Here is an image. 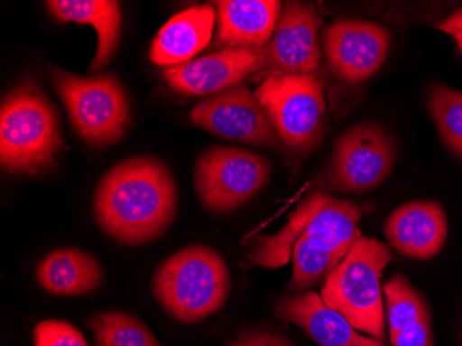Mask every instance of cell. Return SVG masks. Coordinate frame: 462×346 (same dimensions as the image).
<instances>
[{
	"instance_id": "3",
	"label": "cell",
	"mask_w": 462,
	"mask_h": 346,
	"mask_svg": "<svg viewBox=\"0 0 462 346\" xmlns=\"http://www.w3.org/2000/svg\"><path fill=\"white\" fill-rule=\"evenodd\" d=\"M152 295L180 323H199L226 305L231 275L222 255L207 246H189L171 255L155 270Z\"/></svg>"
},
{
	"instance_id": "7",
	"label": "cell",
	"mask_w": 462,
	"mask_h": 346,
	"mask_svg": "<svg viewBox=\"0 0 462 346\" xmlns=\"http://www.w3.org/2000/svg\"><path fill=\"white\" fill-rule=\"evenodd\" d=\"M282 142L308 154L326 132L324 82L318 75H272L255 92Z\"/></svg>"
},
{
	"instance_id": "10",
	"label": "cell",
	"mask_w": 462,
	"mask_h": 346,
	"mask_svg": "<svg viewBox=\"0 0 462 346\" xmlns=\"http://www.w3.org/2000/svg\"><path fill=\"white\" fill-rule=\"evenodd\" d=\"M190 121L223 139L261 147L282 145L261 101L245 86L205 98L191 110Z\"/></svg>"
},
{
	"instance_id": "19",
	"label": "cell",
	"mask_w": 462,
	"mask_h": 346,
	"mask_svg": "<svg viewBox=\"0 0 462 346\" xmlns=\"http://www.w3.org/2000/svg\"><path fill=\"white\" fill-rule=\"evenodd\" d=\"M35 276L39 285L53 295L80 296L103 285L104 269L89 252L61 247L39 262Z\"/></svg>"
},
{
	"instance_id": "24",
	"label": "cell",
	"mask_w": 462,
	"mask_h": 346,
	"mask_svg": "<svg viewBox=\"0 0 462 346\" xmlns=\"http://www.w3.org/2000/svg\"><path fill=\"white\" fill-rule=\"evenodd\" d=\"M35 346H88L82 332L64 320H43L33 329Z\"/></svg>"
},
{
	"instance_id": "2",
	"label": "cell",
	"mask_w": 462,
	"mask_h": 346,
	"mask_svg": "<svg viewBox=\"0 0 462 346\" xmlns=\"http://www.w3.org/2000/svg\"><path fill=\"white\" fill-rule=\"evenodd\" d=\"M64 148L59 113L36 80L18 83L0 110V164L17 175L35 176L54 168Z\"/></svg>"
},
{
	"instance_id": "4",
	"label": "cell",
	"mask_w": 462,
	"mask_h": 346,
	"mask_svg": "<svg viewBox=\"0 0 462 346\" xmlns=\"http://www.w3.org/2000/svg\"><path fill=\"white\" fill-rule=\"evenodd\" d=\"M362 210L349 200H338L327 192L309 194L291 213L284 228L273 236L256 238L248 257L256 267H282L291 261L300 238L346 257L357 237Z\"/></svg>"
},
{
	"instance_id": "6",
	"label": "cell",
	"mask_w": 462,
	"mask_h": 346,
	"mask_svg": "<svg viewBox=\"0 0 462 346\" xmlns=\"http://www.w3.org/2000/svg\"><path fill=\"white\" fill-rule=\"evenodd\" d=\"M49 69L51 85L80 139L95 148L124 139L131 126V103L116 75L80 77L51 64Z\"/></svg>"
},
{
	"instance_id": "18",
	"label": "cell",
	"mask_w": 462,
	"mask_h": 346,
	"mask_svg": "<svg viewBox=\"0 0 462 346\" xmlns=\"http://www.w3.org/2000/svg\"><path fill=\"white\" fill-rule=\"evenodd\" d=\"M45 5L60 23L93 25L98 42L90 72L100 74L110 64L118 49L121 5L116 0H49Z\"/></svg>"
},
{
	"instance_id": "27",
	"label": "cell",
	"mask_w": 462,
	"mask_h": 346,
	"mask_svg": "<svg viewBox=\"0 0 462 346\" xmlns=\"http://www.w3.org/2000/svg\"><path fill=\"white\" fill-rule=\"evenodd\" d=\"M436 28L454 38L462 54V7L454 12L453 14L448 15L442 23H439Z\"/></svg>"
},
{
	"instance_id": "15",
	"label": "cell",
	"mask_w": 462,
	"mask_h": 346,
	"mask_svg": "<svg viewBox=\"0 0 462 346\" xmlns=\"http://www.w3.org/2000/svg\"><path fill=\"white\" fill-rule=\"evenodd\" d=\"M276 316L302 329L320 346H383V340L365 337L314 291L285 295L277 302Z\"/></svg>"
},
{
	"instance_id": "20",
	"label": "cell",
	"mask_w": 462,
	"mask_h": 346,
	"mask_svg": "<svg viewBox=\"0 0 462 346\" xmlns=\"http://www.w3.org/2000/svg\"><path fill=\"white\" fill-rule=\"evenodd\" d=\"M96 346H162L147 324L122 311L100 312L88 320Z\"/></svg>"
},
{
	"instance_id": "14",
	"label": "cell",
	"mask_w": 462,
	"mask_h": 346,
	"mask_svg": "<svg viewBox=\"0 0 462 346\" xmlns=\"http://www.w3.org/2000/svg\"><path fill=\"white\" fill-rule=\"evenodd\" d=\"M383 231L397 252L411 259L428 261L438 257L445 247L448 216L439 202H407L389 215Z\"/></svg>"
},
{
	"instance_id": "8",
	"label": "cell",
	"mask_w": 462,
	"mask_h": 346,
	"mask_svg": "<svg viewBox=\"0 0 462 346\" xmlns=\"http://www.w3.org/2000/svg\"><path fill=\"white\" fill-rule=\"evenodd\" d=\"M272 164L263 155L238 147L205 150L194 168L199 201L211 212H233L251 201L272 178Z\"/></svg>"
},
{
	"instance_id": "13",
	"label": "cell",
	"mask_w": 462,
	"mask_h": 346,
	"mask_svg": "<svg viewBox=\"0 0 462 346\" xmlns=\"http://www.w3.org/2000/svg\"><path fill=\"white\" fill-rule=\"evenodd\" d=\"M263 72V48L225 49L181 66L166 67V83L189 96H214Z\"/></svg>"
},
{
	"instance_id": "12",
	"label": "cell",
	"mask_w": 462,
	"mask_h": 346,
	"mask_svg": "<svg viewBox=\"0 0 462 346\" xmlns=\"http://www.w3.org/2000/svg\"><path fill=\"white\" fill-rule=\"evenodd\" d=\"M391 45L389 31L370 21H335L323 33L327 66L347 83L365 82L380 71Z\"/></svg>"
},
{
	"instance_id": "22",
	"label": "cell",
	"mask_w": 462,
	"mask_h": 346,
	"mask_svg": "<svg viewBox=\"0 0 462 346\" xmlns=\"http://www.w3.org/2000/svg\"><path fill=\"white\" fill-rule=\"evenodd\" d=\"M291 259L293 270L288 290L300 294L326 281L344 257L337 252L316 246L308 238H300L293 247Z\"/></svg>"
},
{
	"instance_id": "1",
	"label": "cell",
	"mask_w": 462,
	"mask_h": 346,
	"mask_svg": "<svg viewBox=\"0 0 462 346\" xmlns=\"http://www.w3.org/2000/svg\"><path fill=\"white\" fill-rule=\"evenodd\" d=\"M178 212V187L172 172L158 158L132 157L101 178L93 213L98 228L122 246L158 240Z\"/></svg>"
},
{
	"instance_id": "5",
	"label": "cell",
	"mask_w": 462,
	"mask_h": 346,
	"mask_svg": "<svg viewBox=\"0 0 462 346\" xmlns=\"http://www.w3.org/2000/svg\"><path fill=\"white\" fill-rule=\"evenodd\" d=\"M391 259L385 244L360 234L321 288V299L329 309L341 313L353 329L376 340L383 338L381 278Z\"/></svg>"
},
{
	"instance_id": "11",
	"label": "cell",
	"mask_w": 462,
	"mask_h": 346,
	"mask_svg": "<svg viewBox=\"0 0 462 346\" xmlns=\"http://www.w3.org/2000/svg\"><path fill=\"white\" fill-rule=\"evenodd\" d=\"M323 17L313 5L287 2L269 43L263 48V72L272 75H318Z\"/></svg>"
},
{
	"instance_id": "17",
	"label": "cell",
	"mask_w": 462,
	"mask_h": 346,
	"mask_svg": "<svg viewBox=\"0 0 462 346\" xmlns=\"http://www.w3.org/2000/svg\"><path fill=\"white\" fill-rule=\"evenodd\" d=\"M217 10L202 5L173 15L155 35L150 59L161 67H175L194 60L205 51L214 33Z\"/></svg>"
},
{
	"instance_id": "25",
	"label": "cell",
	"mask_w": 462,
	"mask_h": 346,
	"mask_svg": "<svg viewBox=\"0 0 462 346\" xmlns=\"http://www.w3.org/2000/svg\"><path fill=\"white\" fill-rule=\"evenodd\" d=\"M227 346H293L284 335L269 330H248L238 334Z\"/></svg>"
},
{
	"instance_id": "26",
	"label": "cell",
	"mask_w": 462,
	"mask_h": 346,
	"mask_svg": "<svg viewBox=\"0 0 462 346\" xmlns=\"http://www.w3.org/2000/svg\"><path fill=\"white\" fill-rule=\"evenodd\" d=\"M393 346H432L430 320L418 323L391 340Z\"/></svg>"
},
{
	"instance_id": "21",
	"label": "cell",
	"mask_w": 462,
	"mask_h": 346,
	"mask_svg": "<svg viewBox=\"0 0 462 346\" xmlns=\"http://www.w3.org/2000/svg\"><path fill=\"white\" fill-rule=\"evenodd\" d=\"M389 335L393 340L404 330L430 320L424 299L404 276L396 275L383 285Z\"/></svg>"
},
{
	"instance_id": "16",
	"label": "cell",
	"mask_w": 462,
	"mask_h": 346,
	"mask_svg": "<svg viewBox=\"0 0 462 346\" xmlns=\"http://www.w3.org/2000/svg\"><path fill=\"white\" fill-rule=\"evenodd\" d=\"M215 49H262L269 43L282 4L279 0H220Z\"/></svg>"
},
{
	"instance_id": "9",
	"label": "cell",
	"mask_w": 462,
	"mask_h": 346,
	"mask_svg": "<svg viewBox=\"0 0 462 346\" xmlns=\"http://www.w3.org/2000/svg\"><path fill=\"white\" fill-rule=\"evenodd\" d=\"M396 148L380 125H355L334 142L331 161L320 184L341 194H365L393 171Z\"/></svg>"
},
{
	"instance_id": "23",
	"label": "cell",
	"mask_w": 462,
	"mask_h": 346,
	"mask_svg": "<svg viewBox=\"0 0 462 346\" xmlns=\"http://www.w3.org/2000/svg\"><path fill=\"white\" fill-rule=\"evenodd\" d=\"M428 110L443 142L462 158V92L435 83L428 93Z\"/></svg>"
}]
</instances>
